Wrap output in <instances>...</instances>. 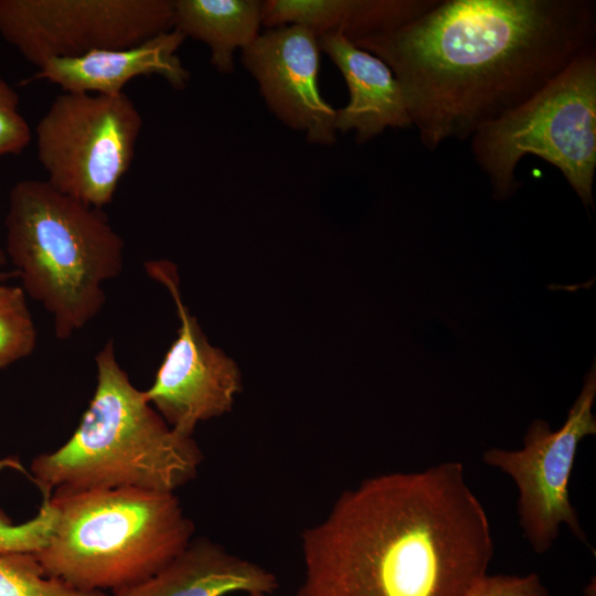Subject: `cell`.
I'll return each instance as SVG.
<instances>
[{"label":"cell","mask_w":596,"mask_h":596,"mask_svg":"<svg viewBox=\"0 0 596 596\" xmlns=\"http://www.w3.org/2000/svg\"><path fill=\"white\" fill-rule=\"evenodd\" d=\"M0 596H107L85 592L50 576L35 554L0 555Z\"/></svg>","instance_id":"obj_17"},{"label":"cell","mask_w":596,"mask_h":596,"mask_svg":"<svg viewBox=\"0 0 596 596\" xmlns=\"http://www.w3.org/2000/svg\"><path fill=\"white\" fill-rule=\"evenodd\" d=\"M4 223V252L24 292L52 315L56 338L68 339L103 309L104 285L124 267L121 236L102 209L46 180L12 187Z\"/></svg>","instance_id":"obj_4"},{"label":"cell","mask_w":596,"mask_h":596,"mask_svg":"<svg viewBox=\"0 0 596 596\" xmlns=\"http://www.w3.org/2000/svg\"><path fill=\"white\" fill-rule=\"evenodd\" d=\"M173 29V0H0V34L38 66Z\"/></svg>","instance_id":"obj_9"},{"label":"cell","mask_w":596,"mask_h":596,"mask_svg":"<svg viewBox=\"0 0 596 596\" xmlns=\"http://www.w3.org/2000/svg\"><path fill=\"white\" fill-rule=\"evenodd\" d=\"M321 49L308 29L290 24L260 32L241 50V63L258 86L268 110L309 143L337 142L336 109L319 88Z\"/></svg>","instance_id":"obj_11"},{"label":"cell","mask_w":596,"mask_h":596,"mask_svg":"<svg viewBox=\"0 0 596 596\" xmlns=\"http://www.w3.org/2000/svg\"><path fill=\"white\" fill-rule=\"evenodd\" d=\"M595 397L596 369L593 363L561 428L552 430L547 422L534 419L523 437L522 448L492 447L482 453L486 465L501 470L514 481L519 525L536 554H543L554 545L562 525L587 544L570 499L568 483L581 441L596 434V418L592 412Z\"/></svg>","instance_id":"obj_8"},{"label":"cell","mask_w":596,"mask_h":596,"mask_svg":"<svg viewBox=\"0 0 596 596\" xmlns=\"http://www.w3.org/2000/svg\"><path fill=\"white\" fill-rule=\"evenodd\" d=\"M31 140V129L19 109L14 89L0 75V158L20 155Z\"/></svg>","instance_id":"obj_20"},{"label":"cell","mask_w":596,"mask_h":596,"mask_svg":"<svg viewBox=\"0 0 596 596\" xmlns=\"http://www.w3.org/2000/svg\"><path fill=\"white\" fill-rule=\"evenodd\" d=\"M22 287L0 283V369L29 356L36 329Z\"/></svg>","instance_id":"obj_18"},{"label":"cell","mask_w":596,"mask_h":596,"mask_svg":"<svg viewBox=\"0 0 596 596\" xmlns=\"http://www.w3.org/2000/svg\"><path fill=\"white\" fill-rule=\"evenodd\" d=\"M468 596H549L536 573L487 575Z\"/></svg>","instance_id":"obj_21"},{"label":"cell","mask_w":596,"mask_h":596,"mask_svg":"<svg viewBox=\"0 0 596 596\" xmlns=\"http://www.w3.org/2000/svg\"><path fill=\"white\" fill-rule=\"evenodd\" d=\"M145 269L170 292L180 327L152 385L143 392L174 432L192 437L199 423L231 411L241 390L240 371L232 359L207 341L184 305L174 264L149 260Z\"/></svg>","instance_id":"obj_10"},{"label":"cell","mask_w":596,"mask_h":596,"mask_svg":"<svg viewBox=\"0 0 596 596\" xmlns=\"http://www.w3.org/2000/svg\"><path fill=\"white\" fill-rule=\"evenodd\" d=\"M493 196L520 187L515 169L534 155L560 170L585 206L594 207L596 169V47L579 55L530 99L470 138Z\"/></svg>","instance_id":"obj_6"},{"label":"cell","mask_w":596,"mask_h":596,"mask_svg":"<svg viewBox=\"0 0 596 596\" xmlns=\"http://www.w3.org/2000/svg\"><path fill=\"white\" fill-rule=\"evenodd\" d=\"M393 72L412 126L434 150L519 107L596 47L589 0H445L353 41Z\"/></svg>","instance_id":"obj_1"},{"label":"cell","mask_w":596,"mask_h":596,"mask_svg":"<svg viewBox=\"0 0 596 596\" xmlns=\"http://www.w3.org/2000/svg\"><path fill=\"white\" fill-rule=\"evenodd\" d=\"M7 259L8 258H7L6 252L0 249V268L6 264ZM10 276H17V273L14 272V273L4 274L0 272V280L7 279Z\"/></svg>","instance_id":"obj_22"},{"label":"cell","mask_w":596,"mask_h":596,"mask_svg":"<svg viewBox=\"0 0 596 596\" xmlns=\"http://www.w3.org/2000/svg\"><path fill=\"white\" fill-rule=\"evenodd\" d=\"M297 596H468L494 543L460 461L387 472L344 491L301 535Z\"/></svg>","instance_id":"obj_2"},{"label":"cell","mask_w":596,"mask_h":596,"mask_svg":"<svg viewBox=\"0 0 596 596\" xmlns=\"http://www.w3.org/2000/svg\"><path fill=\"white\" fill-rule=\"evenodd\" d=\"M319 44L340 71L349 91L345 106L336 109L337 132L353 131L361 145L387 128L412 126L402 87L382 60L340 33L321 35Z\"/></svg>","instance_id":"obj_13"},{"label":"cell","mask_w":596,"mask_h":596,"mask_svg":"<svg viewBox=\"0 0 596 596\" xmlns=\"http://www.w3.org/2000/svg\"><path fill=\"white\" fill-rule=\"evenodd\" d=\"M56 518L57 511L49 498L34 518L20 524L13 523L0 509V555L39 553L49 543Z\"/></svg>","instance_id":"obj_19"},{"label":"cell","mask_w":596,"mask_h":596,"mask_svg":"<svg viewBox=\"0 0 596 596\" xmlns=\"http://www.w3.org/2000/svg\"><path fill=\"white\" fill-rule=\"evenodd\" d=\"M185 39L171 29L132 46L51 60L28 82L46 81L67 93L117 95L134 78L159 76L182 91L191 77L178 54Z\"/></svg>","instance_id":"obj_12"},{"label":"cell","mask_w":596,"mask_h":596,"mask_svg":"<svg viewBox=\"0 0 596 596\" xmlns=\"http://www.w3.org/2000/svg\"><path fill=\"white\" fill-rule=\"evenodd\" d=\"M141 115L125 94L62 92L35 127L46 181L89 206L113 201L135 156Z\"/></svg>","instance_id":"obj_7"},{"label":"cell","mask_w":596,"mask_h":596,"mask_svg":"<svg viewBox=\"0 0 596 596\" xmlns=\"http://www.w3.org/2000/svg\"><path fill=\"white\" fill-rule=\"evenodd\" d=\"M436 0H264L262 26L296 24L320 38L340 33L351 42L395 29L429 10Z\"/></svg>","instance_id":"obj_15"},{"label":"cell","mask_w":596,"mask_h":596,"mask_svg":"<svg viewBox=\"0 0 596 596\" xmlns=\"http://www.w3.org/2000/svg\"><path fill=\"white\" fill-rule=\"evenodd\" d=\"M277 587L265 567L207 538H193L157 574L111 596H267Z\"/></svg>","instance_id":"obj_14"},{"label":"cell","mask_w":596,"mask_h":596,"mask_svg":"<svg viewBox=\"0 0 596 596\" xmlns=\"http://www.w3.org/2000/svg\"><path fill=\"white\" fill-rule=\"evenodd\" d=\"M260 26V0H173V29L204 43L221 74L233 73L235 52L252 44Z\"/></svg>","instance_id":"obj_16"},{"label":"cell","mask_w":596,"mask_h":596,"mask_svg":"<svg viewBox=\"0 0 596 596\" xmlns=\"http://www.w3.org/2000/svg\"><path fill=\"white\" fill-rule=\"evenodd\" d=\"M46 546L35 554L50 576L111 594L161 571L191 542L194 523L174 493L136 488L56 490Z\"/></svg>","instance_id":"obj_5"},{"label":"cell","mask_w":596,"mask_h":596,"mask_svg":"<svg viewBox=\"0 0 596 596\" xmlns=\"http://www.w3.org/2000/svg\"><path fill=\"white\" fill-rule=\"evenodd\" d=\"M97 383L68 440L31 462L44 499L56 490L136 488L174 493L198 473L203 455L174 432L135 387L109 340L96 354Z\"/></svg>","instance_id":"obj_3"}]
</instances>
